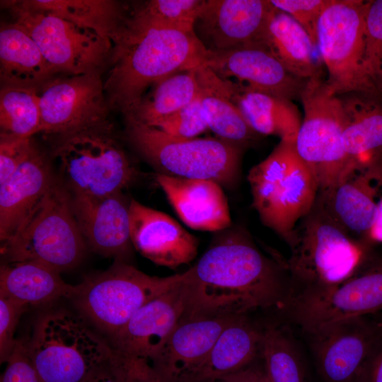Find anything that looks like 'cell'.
Returning <instances> with one entry per match:
<instances>
[{
  "instance_id": "4",
  "label": "cell",
  "mask_w": 382,
  "mask_h": 382,
  "mask_svg": "<svg viewBox=\"0 0 382 382\" xmlns=\"http://www.w3.org/2000/svg\"><path fill=\"white\" fill-rule=\"evenodd\" d=\"M248 180L253 207L260 219L288 244L319 192L316 179L298 154L295 142L280 140L266 158L250 170Z\"/></svg>"
},
{
  "instance_id": "10",
  "label": "cell",
  "mask_w": 382,
  "mask_h": 382,
  "mask_svg": "<svg viewBox=\"0 0 382 382\" xmlns=\"http://www.w3.org/2000/svg\"><path fill=\"white\" fill-rule=\"evenodd\" d=\"M13 23L23 28L58 74L104 75L112 52L110 40L53 13L31 5L28 0L1 3Z\"/></svg>"
},
{
  "instance_id": "33",
  "label": "cell",
  "mask_w": 382,
  "mask_h": 382,
  "mask_svg": "<svg viewBox=\"0 0 382 382\" xmlns=\"http://www.w3.org/2000/svg\"><path fill=\"white\" fill-rule=\"evenodd\" d=\"M35 7L53 13L111 40L125 4L112 0H28Z\"/></svg>"
},
{
  "instance_id": "24",
  "label": "cell",
  "mask_w": 382,
  "mask_h": 382,
  "mask_svg": "<svg viewBox=\"0 0 382 382\" xmlns=\"http://www.w3.org/2000/svg\"><path fill=\"white\" fill-rule=\"evenodd\" d=\"M262 328L247 314L239 316L221 332L207 355L182 373L175 382H216L261 357Z\"/></svg>"
},
{
  "instance_id": "21",
  "label": "cell",
  "mask_w": 382,
  "mask_h": 382,
  "mask_svg": "<svg viewBox=\"0 0 382 382\" xmlns=\"http://www.w3.org/2000/svg\"><path fill=\"white\" fill-rule=\"evenodd\" d=\"M241 315L184 314L153 363L158 381L175 382L200 363L224 330Z\"/></svg>"
},
{
  "instance_id": "41",
  "label": "cell",
  "mask_w": 382,
  "mask_h": 382,
  "mask_svg": "<svg viewBox=\"0 0 382 382\" xmlns=\"http://www.w3.org/2000/svg\"><path fill=\"white\" fill-rule=\"evenodd\" d=\"M28 306L11 299L0 296V361L7 362L17 340L15 331L19 319Z\"/></svg>"
},
{
  "instance_id": "12",
  "label": "cell",
  "mask_w": 382,
  "mask_h": 382,
  "mask_svg": "<svg viewBox=\"0 0 382 382\" xmlns=\"http://www.w3.org/2000/svg\"><path fill=\"white\" fill-rule=\"evenodd\" d=\"M304 117L295 146L313 172L319 192L354 173L343 144L345 117L341 100L324 79L308 80L300 100Z\"/></svg>"
},
{
  "instance_id": "8",
  "label": "cell",
  "mask_w": 382,
  "mask_h": 382,
  "mask_svg": "<svg viewBox=\"0 0 382 382\" xmlns=\"http://www.w3.org/2000/svg\"><path fill=\"white\" fill-rule=\"evenodd\" d=\"M187 308L183 279L142 306L114 335L108 367L119 382H160L153 363Z\"/></svg>"
},
{
  "instance_id": "26",
  "label": "cell",
  "mask_w": 382,
  "mask_h": 382,
  "mask_svg": "<svg viewBox=\"0 0 382 382\" xmlns=\"http://www.w3.org/2000/svg\"><path fill=\"white\" fill-rule=\"evenodd\" d=\"M382 179L354 172L333 187L318 192L317 201L349 234L367 236L378 214L377 187Z\"/></svg>"
},
{
  "instance_id": "6",
  "label": "cell",
  "mask_w": 382,
  "mask_h": 382,
  "mask_svg": "<svg viewBox=\"0 0 382 382\" xmlns=\"http://www.w3.org/2000/svg\"><path fill=\"white\" fill-rule=\"evenodd\" d=\"M71 197L54 179L16 233L1 245L4 262L37 261L60 272L77 265L86 244L73 213Z\"/></svg>"
},
{
  "instance_id": "9",
  "label": "cell",
  "mask_w": 382,
  "mask_h": 382,
  "mask_svg": "<svg viewBox=\"0 0 382 382\" xmlns=\"http://www.w3.org/2000/svg\"><path fill=\"white\" fill-rule=\"evenodd\" d=\"M182 279L183 273L152 276L127 262L115 260L105 271L89 275L77 284L71 300L86 319L112 337L142 306Z\"/></svg>"
},
{
  "instance_id": "47",
  "label": "cell",
  "mask_w": 382,
  "mask_h": 382,
  "mask_svg": "<svg viewBox=\"0 0 382 382\" xmlns=\"http://www.w3.org/2000/svg\"><path fill=\"white\" fill-rule=\"evenodd\" d=\"M256 382H270L265 369Z\"/></svg>"
},
{
  "instance_id": "36",
  "label": "cell",
  "mask_w": 382,
  "mask_h": 382,
  "mask_svg": "<svg viewBox=\"0 0 382 382\" xmlns=\"http://www.w3.org/2000/svg\"><path fill=\"white\" fill-rule=\"evenodd\" d=\"M206 0H150L136 3L152 21L168 28L194 31L195 22Z\"/></svg>"
},
{
  "instance_id": "27",
  "label": "cell",
  "mask_w": 382,
  "mask_h": 382,
  "mask_svg": "<svg viewBox=\"0 0 382 382\" xmlns=\"http://www.w3.org/2000/svg\"><path fill=\"white\" fill-rule=\"evenodd\" d=\"M57 74L23 28L13 22L1 24V86L38 88Z\"/></svg>"
},
{
  "instance_id": "32",
  "label": "cell",
  "mask_w": 382,
  "mask_h": 382,
  "mask_svg": "<svg viewBox=\"0 0 382 382\" xmlns=\"http://www.w3.org/2000/svg\"><path fill=\"white\" fill-rule=\"evenodd\" d=\"M199 91L195 68L173 74L154 84L125 119L155 127L197 99Z\"/></svg>"
},
{
  "instance_id": "23",
  "label": "cell",
  "mask_w": 382,
  "mask_h": 382,
  "mask_svg": "<svg viewBox=\"0 0 382 382\" xmlns=\"http://www.w3.org/2000/svg\"><path fill=\"white\" fill-rule=\"evenodd\" d=\"M155 179L180 219L190 228L217 231L230 226L228 201L219 183L158 173Z\"/></svg>"
},
{
  "instance_id": "16",
  "label": "cell",
  "mask_w": 382,
  "mask_h": 382,
  "mask_svg": "<svg viewBox=\"0 0 382 382\" xmlns=\"http://www.w3.org/2000/svg\"><path fill=\"white\" fill-rule=\"evenodd\" d=\"M324 382H356L382 344V323L366 316L337 321L306 333Z\"/></svg>"
},
{
  "instance_id": "1",
  "label": "cell",
  "mask_w": 382,
  "mask_h": 382,
  "mask_svg": "<svg viewBox=\"0 0 382 382\" xmlns=\"http://www.w3.org/2000/svg\"><path fill=\"white\" fill-rule=\"evenodd\" d=\"M286 272V262L266 256L243 232H228L183 272L187 299L185 314L282 311L292 291Z\"/></svg>"
},
{
  "instance_id": "30",
  "label": "cell",
  "mask_w": 382,
  "mask_h": 382,
  "mask_svg": "<svg viewBox=\"0 0 382 382\" xmlns=\"http://www.w3.org/2000/svg\"><path fill=\"white\" fill-rule=\"evenodd\" d=\"M199 99L209 127L218 138L244 148L257 137L232 100L226 79L204 65L195 68Z\"/></svg>"
},
{
  "instance_id": "20",
  "label": "cell",
  "mask_w": 382,
  "mask_h": 382,
  "mask_svg": "<svg viewBox=\"0 0 382 382\" xmlns=\"http://www.w3.org/2000/svg\"><path fill=\"white\" fill-rule=\"evenodd\" d=\"M71 207L79 230L91 249L127 262L133 246L129 203L122 192L105 197L73 194Z\"/></svg>"
},
{
  "instance_id": "34",
  "label": "cell",
  "mask_w": 382,
  "mask_h": 382,
  "mask_svg": "<svg viewBox=\"0 0 382 382\" xmlns=\"http://www.w3.org/2000/svg\"><path fill=\"white\" fill-rule=\"evenodd\" d=\"M261 359L270 382H307L297 347L283 326L262 328Z\"/></svg>"
},
{
  "instance_id": "49",
  "label": "cell",
  "mask_w": 382,
  "mask_h": 382,
  "mask_svg": "<svg viewBox=\"0 0 382 382\" xmlns=\"http://www.w3.org/2000/svg\"><path fill=\"white\" fill-rule=\"evenodd\" d=\"M379 265L382 266V262H380V263H379Z\"/></svg>"
},
{
  "instance_id": "31",
  "label": "cell",
  "mask_w": 382,
  "mask_h": 382,
  "mask_svg": "<svg viewBox=\"0 0 382 382\" xmlns=\"http://www.w3.org/2000/svg\"><path fill=\"white\" fill-rule=\"evenodd\" d=\"M265 46L295 76L308 81L324 79L317 47L289 15L276 8L267 29Z\"/></svg>"
},
{
  "instance_id": "48",
  "label": "cell",
  "mask_w": 382,
  "mask_h": 382,
  "mask_svg": "<svg viewBox=\"0 0 382 382\" xmlns=\"http://www.w3.org/2000/svg\"><path fill=\"white\" fill-rule=\"evenodd\" d=\"M378 320H379L381 321V323H382V314H381V317H380V318H379Z\"/></svg>"
},
{
  "instance_id": "44",
  "label": "cell",
  "mask_w": 382,
  "mask_h": 382,
  "mask_svg": "<svg viewBox=\"0 0 382 382\" xmlns=\"http://www.w3.org/2000/svg\"><path fill=\"white\" fill-rule=\"evenodd\" d=\"M255 361L220 378L216 382H256L263 371L265 366L256 364Z\"/></svg>"
},
{
  "instance_id": "39",
  "label": "cell",
  "mask_w": 382,
  "mask_h": 382,
  "mask_svg": "<svg viewBox=\"0 0 382 382\" xmlns=\"http://www.w3.org/2000/svg\"><path fill=\"white\" fill-rule=\"evenodd\" d=\"M332 0H270L278 10L289 15L308 33L317 47V26Z\"/></svg>"
},
{
  "instance_id": "18",
  "label": "cell",
  "mask_w": 382,
  "mask_h": 382,
  "mask_svg": "<svg viewBox=\"0 0 382 382\" xmlns=\"http://www.w3.org/2000/svg\"><path fill=\"white\" fill-rule=\"evenodd\" d=\"M224 79L290 100H300L307 81L291 74L265 46L209 51L204 64Z\"/></svg>"
},
{
  "instance_id": "22",
  "label": "cell",
  "mask_w": 382,
  "mask_h": 382,
  "mask_svg": "<svg viewBox=\"0 0 382 382\" xmlns=\"http://www.w3.org/2000/svg\"><path fill=\"white\" fill-rule=\"evenodd\" d=\"M345 117L343 144L354 172L382 179V95L338 96Z\"/></svg>"
},
{
  "instance_id": "2",
  "label": "cell",
  "mask_w": 382,
  "mask_h": 382,
  "mask_svg": "<svg viewBox=\"0 0 382 382\" xmlns=\"http://www.w3.org/2000/svg\"><path fill=\"white\" fill-rule=\"evenodd\" d=\"M111 42L104 89L112 111L123 115L141 101L150 86L204 65L209 52L195 31L161 25L135 4H125Z\"/></svg>"
},
{
  "instance_id": "43",
  "label": "cell",
  "mask_w": 382,
  "mask_h": 382,
  "mask_svg": "<svg viewBox=\"0 0 382 382\" xmlns=\"http://www.w3.org/2000/svg\"><path fill=\"white\" fill-rule=\"evenodd\" d=\"M356 382H382V344L364 364Z\"/></svg>"
},
{
  "instance_id": "5",
  "label": "cell",
  "mask_w": 382,
  "mask_h": 382,
  "mask_svg": "<svg viewBox=\"0 0 382 382\" xmlns=\"http://www.w3.org/2000/svg\"><path fill=\"white\" fill-rule=\"evenodd\" d=\"M127 138L158 173L204 179L230 187L240 175L243 148L219 138L185 139L125 119Z\"/></svg>"
},
{
  "instance_id": "29",
  "label": "cell",
  "mask_w": 382,
  "mask_h": 382,
  "mask_svg": "<svg viewBox=\"0 0 382 382\" xmlns=\"http://www.w3.org/2000/svg\"><path fill=\"white\" fill-rule=\"evenodd\" d=\"M76 285L65 283L60 272L37 261L3 262L0 268V296L28 306L71 299Z\"/></svg>"
},
{
  "instance_id": "7",
  "label": "cell",
  "mask_w": 382,
  "mask_h": 382,
  "mask_svg": "<svg viewBox=\"0 0 382 382\" xmlns=\"http://www.w3.org/2000/svg\"><path fill=\"white\" fill-rule=\"evenodd\" d=\"M27 345L42 382H82L106 366L112 355L110 345L82 319L64 311L42 316Z\"/></svg>"
},
{
  "instance_id": "40",
  "label": "cell",
  "mask_w": 382,
  "mask_h": 382,
  "mask_svg": "<svg viewBox=\"0 0 382 382\" xmlns=\"http://www.w3.org/2000/svg\"><path fill=\"white\" fill-rule=\"evenodd\" d=\"M34 144L32 138L0 133V185L17 170Z\"/></svg>"
},
{
  "instance_id": "35",
  "label": "cell",
  "mask_w": 382,
  "mask_h": 382,
  "mask_svg": "<svg viewBox=\"0 0 382 382\" xmlns=\"http://www.w3.org/2000/svg\"><path fill=\"white\" fill-rule=\"evenodd\" d=\"M1 133L23 138L41 132L37 88L1 86Z\"/></svg>"
},
{
  "instance_id": "46",
  "label": "cell",
  "mask_w": 382,
  "mask_h": 382,
  "mask_svg": "<svg viewBox=\"0 0 382 382\" xmlns=\"http://www.w3.org/2000/svg\"><path fill=\"white\" fill-rule=\"evenodd\" d=\"M82 382H118L113 374L107 366L102 367L89 376H88Z\"/></svg>"
},
{
  "instance_id": "3",
  "label": "cell",
  "mask_w": 382,
  "mask_h": 382,
  "mask_svg": "<svg viewBox=\"0 0 382 382\" xmlns=\"http://www.w3.org/2000/svg\"><path fill=\"white\" fill-rule=\"evenodd\" d=\"M286 261L296 290L337 285L359 272L367 245L354 239L317 201L296 226Z\"/></svg>"
},
{
  "instance_id": "15",
  "label": "cell",
  "mask_w": 382,
  "mask_h": 382,
  "mask_svg": "<svg viewBox=\"0 0 382 382\" xmlns=\"http://www.w3.org/2000/svg\"><path fill=\"white\" fill-rule=\"evenodd\" d=\"M282 311L305 333L382 311V266L359 272L335 286L294 291Z\"/></svg>"
},
{
  "instance_id": "38",
  "label": "cell",
  "mask_w": 382,
  "mask_h": 382,
  "mask_svg": "<svg viewBox=\"0 0 382 382\" xmlns=\"http://www.w3.org/2000/svg\"><path fill=\"white\" fill-rule=\"evenodd\" d=\"M154 127L185 139L196 138L209 129L199 97Z\"/></svg>"
},
{
  "instance_id": "17",
  "label": "cell",
  "mask_w": 382,
  "mask_h": 382,
  "mask_svg": "<svg viewBox=\"0 0 382 382\" xmlns=\"http://www.w3.org/2000/svg\"><path fill=\"white\" fill-rule=\"evenodd\" d=\"M275 10L270 0H206L194 31L212 52L265 46L268 23Z\"/></svg>"
},
{
  "instance_id": "11",
  "label": "cell",
  "mask_w": 382,
  "mask_h": 382,
  "mask_svg": "<svg viewBox=\"0 0 382 382\" xmlns=\"http://www.w3.org/2000/svg\"><path fill=\"white\" fill-rule=\"evenodd\" d=\"M51 155L73 194L105 197L132 183L137 172L115 139L113 128L52 138Z\"/></svg>"
},
{
  "instance_id": "37",
  "label": "cell",
  "mask_w": 382,
  "mask_h": 382,
  "mask_svg": "<svg viewBox=\"0 0 382 382\" xmlns=\"http://www.w3.org/2000/svg\"><path fill=\"white\" fill-rule=\"evenodd\" d=\"M364 22V68L382 93V0L366 2Z\"/></svg>"
},
{
  "instance_id": "42",
  "label": "cell",
  "mask_w": 382,
  "mask_h": 382,
  "mask_svg": "<svg viewBox=\"0 0 382 382\" xmlns=\"http://www.w3.org/2000/svg\"><path fill=\"white\" fill-rule=\"evenodd\" d=\"M1 382H42L29 356L27 342L17 340Z\"/></svg>"
},
{
  "instance_id": "45",
  "label": "cell",
  "mask_w": 382,
  "mask_h": 382,
  "mask_svg": "<svg viewBox=\"0 0 382 382\" xmlns=\"http://www.w3.org/2000/svg\"><path fill=\"white\" fill-rule=\"evenodd\" d=\"M378 207L376 219L366 238L372 241L382 242V199L379 200Z\"/></svg>"
},
{
  "instance_id": "13",
  "label": "cell",
  "mask_w": 382,
  "mask_h": 382,
  "mask_svg": "<svg viewBox=\"0 0 382 382\" xmlns=\"http://www.w3.org/2000/svg\"><path fill=\"white\" fill-rule=\"evenodd\" d=\"M365 1L332 0L317 26V48L325 64L329 89L335 95L381 94L364 63Z\"/></svg>"
},
{
  "instance_id": "25",
  "label": "cell",
  "mask_w": 382,
  "mask_h": 382,
  "mask_svg": "<svg viewBox=\"0 0 382 382\" xmlns=\"http://www.w3.org/2000/svg\"><path fill=\"white\" fill-rule=\"evenodd\" d=\"M54 180L47 156L34 144L17 170L0 185L1 244L16 233Z\"/></svg>"
},
{
  "instance_id": "19",
  "label": "cell",
  "mask_w": 382,
  "mask_h": 382,
  "mask_svg": "<svg viewBox=\"0 0 382 382\" xmlns=\"http://www.w3.org/2000/svg\"><path fill=\"white\" fill-rule=\"evenodd\" d=\"M129 216L132 246L154 264L175 269L197 256V238L168 214L132 198Z\"/></svg>"
},
{
  "instance_id": "28",
  "label": "cell",
  "mask_w": 382,
  "mask_h": 382,
  "mask_svg": "<svg viewBox=\"0 0 382 382\" xmlns=\"http://www.w3.org/2000/svg\"><path fill=\"white\" fill-rule=\"evenodd\" d=\"M226 80L232 100L257 134L296 141L302 120L292 100Z\"/></svg>"
},
{
  "instance_id": "14",
  "label": "cell",
  "mask_w": 382,
  "mask_h": 382,
  "mask_svg": "<svg viewBox=\"0 0 382 382\" xmlns=\"http://www.w3.org/2000/svg\"><path fill=\"white\" fill-rule=\"evenodd\" d=\"M100 74H58L37 88L41 132L52 138L113 128Z\"/></svg>"
}]
</instances>
